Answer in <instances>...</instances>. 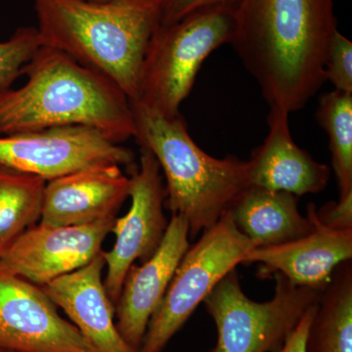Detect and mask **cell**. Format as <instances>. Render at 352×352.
<instances>
[{"instance_id": "obj_1", "label": "cell", "mask_w": 352, "mask_h": 352, "mask_svg": "<svg viewBox=\"0 0 352 352\" xmlns=\"http://www.w3.org/2000/svg\"><path fill=\"white\" fill-rule=\"evenodd\" d=\"M231 45L270 107H305L325 82L333 0H240Z\"/></svg>"}, {"instance_id": "obj_2", "label": "cell", "mask_w": 352, "mask_h": 352, "mask_svg": "<svg viewBox=\"0 0 352 352\" xmlns=\"http://www.w3.org/2000/svg\"><path fill=\"white\" fill-rule=\"evenodd\" d=\"M23 75L22 87L0 89V138L66 126L92 127L118 144L134 138L129 97L61 51L41 46Z\"/></svg>"}, {"instance_id": "obj_3", "label": "cell", "mask_w": 352, "mask_h": 352, "mask_svg": "<svg viewBox=\"0 0 352 352\" xmlns=\"http://www.w3.org/2000/svg\"><path fill=\"white\" fill-rule=\"evenodd\" d=\"M41 46L54 48L139 98L146 50L160 25L157 0H34Z\"/></svg>"}, {"instance_id": "obj_4", "label": "cell", "mask_w": 352, "mask_h": 352, "mask_svg": "<svg viewBox=\"0 0 352 352\" xmlns=\"http://www.w3.org/2000/svg\"><path fill=\"white\" fill-rule=\"evenodd\" d=\"M140 147L156 157L166 178L164 207L189 226V237L214 226L250 186L247 162L217 159L196 144L182 115L164 117L142 102L131 101Z\"/></svg>"}, {"instance_id": "obj_5", "label": "cell", "mask_w": 352, "mask_h": 352, "mask_svg": "<svg viewBox=\"0 0 352 352\" xmlns=\"http://www.w3.org/2000/svg\"><path fill=\"white\" fill-rule=\"evenodd\" d=\"M234 7H207L173 24L160 25L146 50L138 101L170 119L179 116L204 61L232 41Z\"/></svg>"}, {"instance_id": "obj_6", "label": "cell", "mask_w": 352, "mask_h": 352, "mask_svg": "<svg viewBox=\"0 0 352 352\" xmlns=\"http://www.w3.org/2000/svg\"><path fill=\"white\" fill-rule=\"evenodd\" d=\"M275 293L268 302L251 300L236 270L230 271L204 300L217 326L215 346L208 352H275L295 329L321 291L289 283L276 273Z\"/></svg>"}, {"instance_id": "obj_7", "label": "cell", "mask_w": 352, "mask_h": 352, "mask_svg": "<svg viewBox=\"0 0 352 352\" xmlns=\"http://www.w3.org/2000/svg\"><path fill=\"white\" fill-rule=\"evenodd\" d=\"M252 249L254 245L238 230L229 210L204 230L178 264L138 352H163L197 307L220 280L244 263Z\"/></svg>"}, {"instance_id": "obj_8", "label": "cell", "mask_w": 352, "mask_h": 352, "mask_svg": "<svg viewBox=\"0 0 352 352\" xmlns=\"http://www.w3.org/2000/svg\"><path fill=\"white\" fill-rule=\"evenodd\" d=\"M0 164L46 182L106 166L133 170L134 154L85 126L50 127L0 138Z\"/></svg>"}, {"instance_id": "obj_9", "label": "cell", "mask_w": 352, "mask_h": 352, "mask_svg": "<svg viewBox=\"0 0 352 352\" xmlns=\"http://www.w3.org/2000/svg\"><path fill=\"white\" fill-rule=\"evenodd\" d=\"M161 173L151 151L140 147L139 164L129 177L131 208L124 217H116L111 231L116 236L115 245L110 251L102 252L107 266L104 286L115 305L129 268L135 261L142 263L151 258L168 228L164 212L166 188Z\"/></svg>"}, {"instance_id": "obj_10", "label": "cell", "mask_w": 352, "mask_h": 352, "mask_svg": "<svg viewBox=\"0 0 352 352\" xmlns=\"http://www.w3.org/2000/svg\"><path fill=\"white\" fill-rule=\"evenodd\" d=\"M0 349L96 352L41 287L0 271Z\"/></svg>"}, {"instance_id": "obj_11", "label": "cell", "mask_w": 352, "mask_h": 352, "mask_svg": "<svg viewBox=\"0 0 352 352\" xmlns=\"http://www.w3.org/2000/svg\"><path fill=\"white\" fill-rule=\"evenodd\" d=\"M115 219L85 226H32L0 258V271L45 286L98 256Z\"/></svg>"}, {"instance_id": "obj_12", "label": "cell", "mask_w": 352, "mask_h": 352, "mask_svg": "<svg viewBox=\"0 0 352 352\" xmlns=\"http://www.w3.org/2000/svg\"><path fill=\"white\" fill-rule=\"evenodd\" d=\"M189 247L188 222L180 215H173L151 258L129 268L115 305L116 324L122 337L136 351Z\"/></svg>"}, {"instance_id": "obj_13", "label": "cell", "mask_w": 352, "mask_h": 352, "mask_svg": "<svg viewBox=\"0 0 352 352\" xmlns=\"http://www.w3.org/2000/svg\"><path fill=\"white\" fill-rule=\"evenodd\" d=\"M311 232L300 239L272 247L254 248L244 263H258V275L279 273L295 286L322 291L333 271L352 259V229L337 230L323 226L316 217L314 203L307 206Z\"/></svg>"}, {"instance_id": "obj_14", "label": "cell", "mask_w": 352, "mask_h": 352, "mask_svg": "<svg viewBox=\"0 0 352 352\" xmlns=\"http://www.w3.org/2000/svg\"><path fill=\"white\" fill-rule=\"evenodd\" d=\"M131 178L118 166L90 168L46 182L39 224L85 226L116 217L129 197Z\"/></svg>"}, {"instance_id": "obj_15", "label": "cell", "mask_w": 352, "mask_h": 352, "mask_svg": "<svg viewBox=\"0 0 352 352\" xmlns=\"http://www.w3.org/2000/svg\"><path fill=\"white\" fill-rule=\"evenodd\" d=\"M102 252L80 270L41 287L96 352H138L122 337L116 307L104 286Z\"/></svg>"}, {"instance_id": "obj_16", "label": "cell", "mask_w": 352, "mask_h": 352, "mask_svg": "<svg viewBox=\"0 0 352 352\" xmlns=\"http://www.w3.org/2000/svg\"><path fill=\"white\" fill-rule=\"evenodd\" d=\"M267 124L265 140L247 161L250 186L288 192L298 198L323 191L330 168L296 144L289 131V113L272 106Z\"/></svg>"}, {"instance_id": "obj_17", "label": "cell", "mask_w": 352, "mask_h": 352, "mask_svg": "<svg viewBox=\"0 0 352 352\" xmlns=\"http://www.w3.org/2000/svg\"><path fill=\"white\" fill-rule=\"evenodd\" d=\"M298 197L283 191L249 186L231 206V217L254 248L272 247L300 239L314 226L298 208Z\"/></svg>"}, {"instance_id": "obj_18", "label": "cell", "mask_w": 352, "mask_h": 352, "mask_svg": "<svg viewBox=\"0 0 352 352\" xmlns=\"http://www.w3.org/2000/svg\"><path fill=\"white\" fill-rule=\"evenodd\" d=\"M307 352H352V259L336 268L321 291Z\"/></svg>"}, {"instance_id": "obj_19", "label": "cell", "mask_w": 352, "mask_h": 352, "mask_svg": "<svg viewBox=\"0 0 352 352\" xmlns=\"http://www.w3.org/2000/svg\"><path fill=\"white\" fill-rule=\"evenodd\" d=\"M46 182L0 164V258L41 219Z\"/></svg>"}, {"instance_id": "obj_20", "label": "cell", "mask_w": 352, "mask_h": 352, "mask_svg": "<svg viewBox=\"0 0 352 352\" xmlns=\"http://www.w3.org/2000/svg\"><path fill=\"white\" fill-rule=\"evenodd\" d=\"M316 120L329 136L340 199L352 195V94L333 90L322 95Z\"/></svg>"}, {"instance_id": "obj_21", "label": "cell", "mask_w": 352, "mask_h": 352, "mask_svg": "<svg viewBox=\"0 0 352 352\" xmlns=\"http://www.w3.org/2000/svg\"><path fill=\"white\" fill-rule=\"evenodd\" d=\"M41 46L36 28L23 27L0 43V89L11 87Z\"/></svg>"}, {"instance_id": "obj_22", "label": "cell", "mask_w": 352, "mask_h": 352, "mask_svg": "<svg viewBox=\"0 0 352 352\" xmlns=\"http://www.w3.org/2000/svg\"><path fill=\"white\" fill-rule=\"evenodd\" d=\"M325 78L335 90L352 94V43L339 31L333 34L329 45Z\"/></svg>"}, {"instance_id": "obj_23", "label": "cell", "mask_w": 352, "mask_h": 352, "mask_svg": "<svg viewBox=\"0 0 352 352\" xmlns=\"http://www.w3.org/2000/svg\"><path fill=\"white\" fill-rule=\"evenodd\" d=\"M240 0H157L160 25L173 24L189 14L212 6H236Z\"/></svg>"}, {"instance_id": "obj_24", "label": "cell", "mask_w": 352, "mask_h": 352, "mask_svg": "<svg viewBox=\"0 0 352 352\" xmlns=\"http://www.w3.org/2000/svg\"><path fill=\"white\" fill-rule=\"evenodd\" d=\"M316 217L323 226L337 230L352 229V195L329 201L319 210Z\"/></svg>"}, {"instance_id": "obj_25", "label": "cell", "mask_w": 352, "mask_h": 352, "mask_svg": "<svg viewBox=\"0 0 352 352\" xmlns=\"http://www.w3.org/2000/svg\"><path fill=\"white\" fill-rule=\"evenodd\" d=\"M318 302V300H317ZM317 302L308 308L295 329L289 333L281 347L275 352H307L308 329L316 311Z\"/></svg>"}, {"instance_id": "obj_26", "label": "cell", "mask_w": 352, "mask_h": 352, "mask_svg": "<svg viewBox=\"0 0 352 352\" xmlns=\"http://www.w3.org/2000/svg\"><path fill=\"white\" fill-rule=\"evenodd\" d=\"M90 1H105V0H90Z\"/></svg>"}, {"instance_id": "obj_27", "label": "cell", "mask_w": 352, "mask_h": 352, "mask_svg": "<svg viewBox=\"0 0 352 352\" xmlns=\"http://www.w3.org/2000/svg\"><path fill=\"white\" fill-rule=\"evenodd\" d=\"M0 352H10V351H1V349H0Z\"/></svg>"}]
</instances>
